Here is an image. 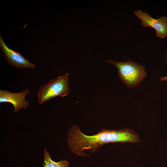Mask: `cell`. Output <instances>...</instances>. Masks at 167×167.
<instances>
[{"mask_svg":"<svg viewBox=\"0 0 167 167\" xmlns=\"http://www.w3.org/2000/svg\"><path fill=\"white\" fill-rule=\"evenodd\" d=\"M139 135L129 128L119 130L102 128L97 134L88 135L83 133L78 126H73L67 136L68 147L78 156H86L98 151L102 145L109 143H136L140 141Z\"/></svg>","mask_w":167,"mask_h":167,"instance_id":"6da1fadb","label":"cell"},{"mask_svg":"<svg viewBox=\"0 0 167 167\" xmlns=\"http://www.w3.org/2000/svg\"><path fill=\"white\" fill-rule=\"evenodd\" d=\"M105 62L112 63L116 67L120 79L130 88L137 86L147 77L145 66L132 60L114 61L109 60Z\"/></svg>","mask_w":167,"mask_h":167,"instance_id":"7a4b0ae2","label":"cell"},{"mask_svg":"<svg viewBox=\"0 0 167 167\" xmlns=\"http://www.w3.org/2000/svg\"><path fill=\"white\" fill-rule=\"evenodd\" d=\"M69 74L58 76L50 80L47 83L40 87L37 91V100L41 104L55 97H64L69 94Z\"/></svg>","mask_w":167,"mask_h":167,"instance_id":"3957f363","label":"cell"},{"mask_svg":"<svg viewBox=\"0 0 167 167\" xmlns=\"http://www.w3.org/2000/svg\"><path fill=\"white\" fill-rule=\"evenodd\" d=\"M134 15L141 21V24L144 27H151L156 31V36L163 39L167 37V18L161 16L157 19L151 17L149 14L140 10H135Z\"/></svg>","mask_w":167,"mask_h":167,"instance_id":"277c9868","label":"cell"},{"mask_svg":"<svg viewBox=\"0 0 167 167\" xmlns=\"http://www.w3.org/2000/svg\"><path fill=\"white\" fill-rule=\"evenodd\" d=\"M29 93L28 88L16 93H12L9 90H0V103H9L14 107V112L17 113L21 109H26L29 106V101L25 100Z\"/></svg>","mask_w":167,"mask_h":167,"instance_id":"5b68a950","label":"cell"},{"mask_svg":"<svg viewBox=\"0 0 167 167\" xmlns=\"http://www.w3.org/2000/svg\"><path fill=\"white\" fill-rule=\"evenodd\" d=\"M0 47L8 63L16 68H35L34 65L26 59L21 54L9 48L0 35Z\"/></svg>","mask_w":167,"mask_h":167,"instance_id":"8992f818","label":"cell"},{"mask_svg":"<svg viewBox=\"0 0 167 167\" xmlns=\"http://www.w3.org/2000/svg\"><path fill=\"white\" fill-rule=\"evenodd\" d=\"M43 167H69V162L65 160H62L56 162L52 160L49 153L45 148L44 152Z\"/></svg>","mask_w":167,"mask_h":167,"instance_id":"52a82bcc","label":"cell"},{"mask_svg":"<svg viewBox=\"0 0 167 167\" xmlns=\"http://www.w3.org/2000/svg\"><path fill=\"white\" fill-rule=\"evenodd\" d=\"M167 58V54L166 56ZM160 79L161 81H167V76L165 77L162 76L161 77Z\"/></svg>","mask_w":167,"mask_h":167,"instance_id":"ba28073f","label":"cell"},{"mask_svg":"<svg viewBox=\"0 0 167 167\" xmlns=\"http://www.w3.org/2000/svg\"><path fill=\"white\" fill-rule=\"evenodd\" d=\"M23 167V166H22V167Z\"/></svg>","mask_w":167,"mask_h":167,"instance_id":"9c48e42d","label":"cell"}]
</instances>
